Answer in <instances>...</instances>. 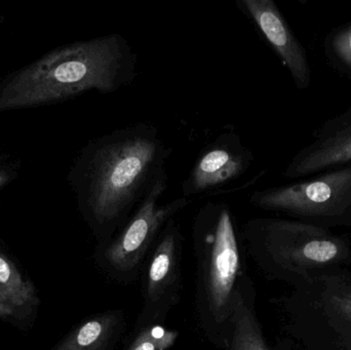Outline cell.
<instances>
[{
  "label": "cell",
  "instance_id": "cell-1",
  "mask_svg": "<svg viewBox=\"0 0 351 350\" xmlns=\"http://www.w3.org/2000/svg\"><path fill=\"white\" fill-rule=\"evenodd\" d=\"M172 148L152 123H138L95 138L68 173L78 207L94 229L110 232L167 172Z\"/></svg>",
  "mask_w": 351,
  "mask_h": 350
},
{
  "label": "cell",
  "instance_id": "cell-2",
  "mask_svg": "<svg viewBox=\"0 0 351 350\" xmlns=\"http://www.w3.org/2000/svg\"><path fill=\"white\" fill-rule=\"evenodd\" d=\"M138 57L119 33L56 47L0 77V113L109 95L135 82Z\"/></svg>",
  "mask_w": 351,
  "mask_h": 350
},
{
  "label": "cell",
  "instance_id": "cell-3",
  "mask_svg": "<svg viewBox=\"0 0 351 350\" xmlns=\"http://www.w3.org/2000/svg\"><path fill=\"white\" fill-rule=\"evenodd\" d=\"M247 232L271 275L294 287L317 273L351 266L350 238L327 228L295 219L261 218L252 220Z\"/></svg>",
  "mask_w": 351,
  "mask_h": 350
},
{
  "label": "cell",
  "instance_id": "cell-4",
  "mask_svg": "<svg viewBox=\"0 0 351 350\" xmlns=\"http://www.w3.org/2000/svg\"><path fill=\"white\" fill-rule=\"evenodd\" d=\"M250 201L258 209L327 229L351 227V164L306 180L254 191Z\"/></svg>",
  "mask_w": 351,
  "mask_h": 350
},
{
  "label": "cell",
  "instance_id": "cell-5",
  "mask_svg": "<svg viewBox=\"0 0 351 350\" xmlns=\"http://www.w3.org/2000/svg\"><path fill=\"white\" fill-rule=\"evenodd\" d=\"M196 222L204 228V240L210 246L206 288L210 310L217 318H226L239 269L233 215L226 203H208L200 210Z\"/></svg>",
  "mask_w": 351,
  "mask_h": 350
},
{
  "label": "cell",
  "instance_id": "cell-6",
  "mask_svg": "<svg viewBox=\"0 0 351 350\" xmlns=\"http://www.w3.org/2000/svg\"><path fill=\"white\" fill-rule=\"evenodd\" d=\"M290 320L351 335V271L332 269L295 286L285 300Z\"/></svg>",
  "mask_w": 351,
  "mask_h": 350
},
{
  "label": "cell",
  "instance_id": "cell-7",
  "mask_svg": "<svg viewBox=\"0 0 351 350\" xmlns=\"http://www.w3.org/2000/svg\"><path fill=\"white\" fill-rule=\"evenodd\" d=\"M168 172H165L156 179L134 215L109 247L107 259L115 268L119 271L134 268L162 226L189 205L190 199L183 197L160 205V199L168 189Z\"/></svg>",
  "mask_w": 351,
  "mask_h": 350
},
{
  "label": "cell",
  "instance_id": "cell-8",
  "mask_svg": "<svg viewBox=\"0 0 351 350\" xmlns=\"http://www.w3.org/2000/svg\"><path fill=\"white\" fill-rule=\"evenodd\" d=\"M254 158L239 134H221L198 156L182 183V197L189 199L226 186L249 170Z\"/></svg>",
  "mask_w": 351,
  "mask_h": 350
},
{
  "label": "cell",
  "instance_id": "cell-9",
  "mask_svg": "<svg viewBox=\"0 0 351 350\" xmlns=\"http://www.w3.org/2000/svg\"><path fill=\"white\" fill-rule=\"evenodd\" d=\"M239 10L255 25L287 68L299 90L311 88L313 76L302 43L274 0H237Z\"/></svg>",
  "mask_w": 351,
  "mask_h": 350
},
{
  "label": "cell",
  "instance_id": "cell-10",
  "mask_svg": "<svg viewBox=\"0 0 351 350\" xmlns=\"http://www.w3.org/2000/svg\"><path fill=\"white\" fill-rule=\"evenodd\" d=\"M313 139L293 156L284 178H305L351 164V106L324 121Z\"/></svg>",
  "mask_w": 351,
  "mask_h": 350
},
{
  "label": "cell",
  "instance_id": "cell-11",
  "mask_svg": "<svg viewBox=\"0 0 351 350\" xmlns=\"http://www.w3.org/2000/svg\"><path fill=\"white\" fill-rule=\"evenodd\" d=\"M38 303L32 282L23 277L14 263L0 250V318L29 314Z\"/></svg>",
  "mask_w": 351,
  "mask_h": 350
},
{
  "label": "cell",
  "instance_id": "cell-12",
  "mask_svg": "<svg viewBox=\"0 0 351 350\" xmlns=\"http://www.w3.org/2000/svg\"><path fill=\"white\" fill-rule=\"evenodd\" d=\"M178 232L173 219L167 223L166 232L154 253L148 271L147 294L152 299L160 297L174 271Z\"/></svg>",
  "mask_w": 351,
  "mask_h": 350
},
{
  "label": "cell",
  "instance_id": "cell-13",
  "mask_svg": "<svg viewBox=\"0 0 351 350\" xmlns=\"http://www.w3.org/2000/svg\"><path fill=\"white\" fill-rule=\"evenodd\" d=\"M117 325V318L111 314L90 318L53 350H103Z\"/></svg>",
  "mask_w": 351,
  "mask_h": 350
},
{
  "label": "cell",
  "instance_id": "cell-14",
  "mask_svg": "<svg viewBox=\"0 0 351 350\" xmlns=\"http://www.w3.org/2000/svg\"><path fill=\"white\" fill-rule=\"evenodd\" d=\"M288 329L296 340L295 350H351V335L293 320Z\"/></svg>",
  "mask_w": 351,
  "mask_h": 350
},
{
  "label": "cell",
  "instance_id": "cell-15",
  "mask_svg": "<svg viewBox=\"0 0 351 350\" xmlns=\"http://www.w3.org/2000/svg\"><path fill=\"white\" fill-rule=\"evenodd\" d=\"M323 47L332 69L351 82V21L334 27L324 38Z\"/></svg>",
  "mask_w": 351,
  "mask_h": 350
},
{
  "label": "cell",
  "instance_id": "cell-16",
  "mask_svg": "<svg viewBox=\"0 0 351 350\" xmlns=\"http://www.w3.org/2000/svg\"><path fill=\"white\" fill-rule=\"evenodd\" d=\"M234 300L235 331L231 350H271L266 345L253 312L241 301L239 293Z\"/></svg>",
  "mask_w": 351,
  "mask_h": 350
},
{
  "label": "cell",
  "instance_id": "cell-17",
  "mask_svg": "<svg viewBox=\"0 0 351 350\" xmlns=\"http://www.w3.org/2000/svg\"><path fill=\"white\" fill-rule=\"evenodd\" d=\"M176 331L167 330L162 327H149L142 331L130 350H167L177 340Z\"/></svg>",
  "mask_w": 351,
  "mask_h": 350
},
{
  "label": "cell",
  "instance_id": "cell-18",
  "mask_svg": "<svg viewBox=\"0 0 351 350\" xmlns=\"http://www.w3.org/2000/svg\"><path fill=\"white\" fill-rule=\"evenodd\" d=\"M18 164L8 158H0V191L10 186L18 177Z\"/></svg>",
  "mask_w": 351,
  "mask_h": 350
}]
</instances>
